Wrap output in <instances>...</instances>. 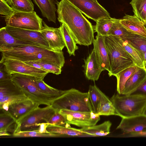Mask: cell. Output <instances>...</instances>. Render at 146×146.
<instances>
[{
	"instance_id": "obj_1",
	"label": "cell",
	"mask_w": 146,
	"mask_h": 146,
	"mask_svg": "<svg viewBox=\"0 0 146 146\" xmlns=\"http://www.w3.org/2000/svg\"><path fill=\"white\" fill-rule=\"evenodd\" d=\"M58 21L65 25L77 43L88 46L94 39V29L91 23L77 8L66 0L57 5Z\"/></svg>"
},
{
	"instance_id": "obj_2",
	"label": "cell",
	"mask_w": 146,
	"mask_h": 146,
	"mask_svg": "<svg viewBox=\"0 0 146 146\" xmlns=\"http://www.w3.org/2000/svg\"><path fill=\"white\" fill-rule=\"evenodd\" d=\"M0 51L2 55L0 62L9 60L24 62L41 60L56 65L62 68L65 62L62 51H55L36 45H24Z\"/></svg>"
},
{
	"instance_id": "obj_3",
	"label": "cell",
	"mask_w": 146,
	"mask_h": 146,
	"mask_svg": "<svg viewBox=\"0 0 146 146\" xmlns=\"http://www.w3.org/2000/svg\"><path fill=\"white\" fill-rule=\"evenodd\" d=\"M105 42L110 68L108 73L109 76H115L125 69L136 65L123 46L120 37L107 36H105Z\"/></svg>"
},
{
	"instance_id": "obj_4",
	"label": "cell",
	"mask_w": 146,
	"mask_h": 146,
	"mask_svg": "<svg viewBox=\"0 0 146 146\" xmlns=\"http://www.w3.org/2000/svg\"><path fill=\"white\" fill-rule=\"evenodd\" d=\"M51 106L58 111L62 109L82 112L93 111L88 92H83L75 88L66 90L54 99Z\"/></svg>"
},
{
	"instance_id": "obj_5",
	"label": "cell",
	"mask_w": 146,
	"mask_h": 146,
	"mask_svg": "<svg viewBox=\"0 0 146 146\" xmlns=\"http://www.w3.org/2000/svg\"><path fill=\"white\" fill-rule=\"evenodd\" d=\"M110 99L122 118L142 115L146 106V97L139 95L114 94Z\"/></svg>"
},
{
	"instance_id": "obj_6",
	"label": "cell",
	"mask_w": 146,
	"mask_h": 146,
	"mask_svg": "<svg viewBox=\"0 0 146 146\" xmlns=\"http://www.w3.org/2000/svg\"><path fill=\"white\" fill-rule=\"evenodd\" d=\"M35 78L31 76L17 73L11 76L12 81L29 99L40 105L51 106L54 99L40 89L36 83Z\"/></svg>"
},
{
	"instance_id": "obj_7",
	"label": "cell",
	"mask_w": 146,
	"mask_h": 146,
	"mask_svg": "<svg viewBox=\"0 0 146 146\" xmlns=\"http://www.w3.org/2000/svg\"><path fill=\"white\" fill-rule=\"evenodd\" d=\"M56 112L51 105L43 108L37 107L17 121L15 133L38 130L40 124L48 123Z\"/></svg>"
},
{
	"instance_id": "obj_8",
	"label": "cell",
	"mask_w": 146,
	"mask_h": 146,
	"mask_svg": "<svg viewBox=\"0 0 146 146\" xmlns=\"http://www.w3.org/2000/svg\"><path fill=\"white\" fill-rule=\"evenodd\" d=\"M6 26L25 29L40 31L42 29V19L34 11L27 13L15 11L5 16Z\"/></svg>"
},
{
	"instance_id": "obj_9",
	"label": "cell",
	"mask_w": 146,
	"mask_h": 146,
	"mask_svg": "<svg viewBox=\"0 0 146 146\" xmlns=\"http://www.w3.org/2000/svg\"><path fill=\"white\" fill-rule=\"evenodd\" d=\"M58 112L63 115L67 123L81 128L95 125L100 119V115L93 111H74L62 109Z\"/></svg>"
},
{
	"instance_id": "obj_10",
	"label": "cell",
	"mask_w": 146,
	"mask_h": 146,
	"mask_svg": "<svg viewBox=\"0 0 146 146\" xmlns=\"http://www.w3.org/2000/svg\"><path fill=\"white\" fill-rule=\"evenodd\" d=\"M89 19L95 22L103 18H111L108 12L98 2L93 0H66Z\"/></svg>"
},
{
	"instance_id": "obj_11",
	"label": "cell",
	"mask_w": 146,
	"mask_h": 146,
	"mask_svg": "<svg viewBox=\"0 0 146 146\" xmlns=\"http://www.w3.org/2000/svg\"><path fill=\"white\" fill-rule=\"evenodd\" d=\"M0 63H3L5 70L11 75L17 73L31 76L43 80L49 73L19 60H9Z\"/></svg>"
},
{
	"instance_id": "obj_12",
	"label": "cell",
	"mask_w": 146,
	"mask_h": 146,
	"mask_svg": "<svg viewBox=\"0 0 146 146\" xmlns=\"http://www.w3.org/2000/svg\"><path fill=\"white\" fill-rule=\"evenodd\" d=\"M5 27L8 33L17 39L52 50L46 39L39 31L25 29L7 26Z\"/></svg>"
},
{
	"instance_id": "obj_13",
	"label": "cell",
	"mask_w": 146,
	"mask_h": 146,
	"mask_svg": "<svg viewBox=\"0 0 146 146\" xmlns=\"http://www.w3.org/2000/svg\"><path fill=\"white\" fill-rule=\"evenodd\" d=\"M42 24V29L39 31L48 42L50 48L55 51H62L65 45L60 27H50L43 21Z\"/></svg>"
},
{
	"instance_id": "obj_14",
	"label": "cell",
	"mask_w": 146,
	"mask_h": 146,
	"mask_svg": "<svg viewBox=\"0 0 146 146\" xmlns=\"http://www.w3.org/2000/svg\"><path fill=\"white\" fill-rule=\"evenodd\" d=\"M116 129H120L125 134L146 130V116L143 114L122 118Z\"/></svg>"
},
{
	"instance_id": "obj_15",
	"label": "cell",
	"mask_w": 146,
	"mask_h": 146,
	"mask_svg": "<svg viewBox=\"0 0 146 146\" xmlns=\"http://www.w3.org/2000/svg\"><path fill=\"white\" fill-rule=\"evenodd\" d=\"M84 60V64L82 66L84 68V72L86 77L88 80L97 81L103 70L94 49Z\"/></svg>"
},
{
	"instance_id": "obj_16",
	"label": "cell",
	"mask_w": 146,
	"mask_h": 146,
	"mask_svg": "<svg viewBox=\"0 0 146 146\" xmlns=\"http://www.w3.org/2000/svg\"><path fill=\"white\" fill-rule=\"evenodd\" d=\"M39 105L38 104L28 99L10 106L7 111L5 112L8 113L17 121Z\"/></svg>"
},
{
	"instance_id": "obj_17",
	"label": "cell",
	"mask_w": 146,
	"mask_h": 146,
	"mask_svg": "<svg viewBox=\"0 0 146 146\" xmlns=\"http://www.w3.org/2000/svg\"><path fill=\"white\" fill-rule=\"evenodd\" d=\"M105 39V36L97 34L93 44V49L103 70H106L109 73L110 71V68Z\"/></svg>"
},
{
	"instance_id": "obj_18",
	"label": "cell",
	"mask_w": 146,
	"mask_h": 146,
	"mask_svg": "<svg viewBox=\"0 0 146 146\" xmlns=\"http://www.w3.org/2000/svg\"><path fill=\"white\" fill-rule=\"evenodd\" d=\"M119 22L128 31L146 37V27L136 16L125 14Z\"/></svg>"
},
{
	"instance_id": "obj_19",
	"label": "cell",
	"mask_w": 146,
	"mask_h": 146,
	"mask_svg": "<svg viewBox=\"0 0 146 146\" xmlns=\"http://www.w3.org/2000/svg\"><path fill=\"white\" fill-rule=\"evenodd\" d=\"M146 80V68L138 67L136 72L127 81L121 95L130 94L141 86Z\"/></svg>"
},
{
	"instance_id": "obj_20",
	"label": "cell",
	"mask_w": 146,
	"mask_h": 146,
	"mask_svg": "<svg viewBox=\"0 0 146 146\" xmlns=\"http://www.w3.org/2000/svg\"><path fill=\"white\" fill-rule=\"evenodd\" d=\"M27 45H36L14 37L8 33L5 27L0 29V51L12 47Z\"/></svg>"
},
{
	"instance_id": "obj_21",
	"label": "cell",
	"mask_w": 146,
	"mask_h": 146,
	"mask_svg": "<svg viewBox=\"0 0 146 146\" xmlns=\"http://www.w3.org/2000/svg\"><path fill=\"white\" fill-rule=\"evenodd\" d=\"M40 10L42 16L49 22L56 23L57 11L55 3L52 0H33Z\"/></svg>"
},
{
	"instance_id": "obj_22",
	"label": "cell",
	"mask_w": 146,
	"mask_h": 146,
	"mask_svg": "<svg viewBox=\"0 0 146 146\" xmlns=\"http://www.w3.org/2000/svg\"><path fill=\"white\" fill-rule=\"evenodd\" d=\"M46 129L49 132L58 133L62 137L88 136L86 133L82 132L80 129L71 127L48 124Z\"/></svg>"
},
{
	"instance_id": "obj_23",
	"label": "cell",
	"mask_w": 146,
	"mask_h": 146,
	"mask_svg": "<svg viewBox=\"0 0 146 146\" xmlns=\"http://www.w3.org/2000/svg\"><path fill=\"white\" fill-rule=\"evenodd\" d=\"M111 125L110 121H107L99 125L85 127L80 129L88 136H104L110 133Z\"/></svg>"
},
{
	"instance_id": "obj_24",
	"label": "cell",
	"mask_w": 146,
	"mask_h": 146,
	"mask_svg": "<svg viewBox=\"0 0 146 146\" xmlns=\"http://www.w3.org/2000/svg\"><path fill=\"white\" fill-rule=\"evenodd\" d=\"M25 95L11 80L0 81V99L5 97Z\"/></svg>"
},
{
	"instance_id": "obj_25",
	"label": "cell",
	"mask_w": 146,
	"mask_h": 146,
	"mask_svg": "<svg viewBox=\"0 0 146 146\" xmlns=\"http://www.w3.org/2000/svg\"><path fill=\"white\" fill-rule=\"evenodd\" d=\"M120 39L123 46L132 58L136 65L140 68H146L144 65L143 54L126 40L121 38Z\"/></svg>"
},
{
	"instance_id": "obj_26",
	"label": "cell",
	"mask_w": 146,
	"mask_h": 146,
	"mask_svg": "<svg viewBox=\"0 0 146 146\" xmlns=\"http://www.w3.org/2000/svg\"><path fill=\"white\" fill-rule=\"evenodd\" d=\"M138 68L136 65L127 68L117 74L115 76L117 80V90L121 95L125 85L128 79L136 72Z\"/></svg>"
},
{
	"instance_id": "obj_27",
	"label": "cell",
	"mask_w": 146,
	"mask_h": 146,
	"mask_svg": "<svg viewBox=\"0 0 146 146\" xmlns=\"http://www.w3.org/2000/svg\"><path fill=\"white\" fill-rule=\"evenodd\" d=\"M60 28L68 53L70 56H75V51L78 49V47L74 37L64 24L61 23Z\"/></svg>"
},
{
	"instance_id": "obj_28",
	"label": "cell",
	"mask_w": 146,
	"mask_h": 146,
	"mask_svg": "<svg viewBox=\"0 0 146 146\" xmlns=\"http://www.w3.org/2000/svg\"><path fill=\"white\" fill-rule=\"evenodd\" d=\"M98 114L100 115L118 116L113 104L109 98L103 93Z\"/></svg>"
},
{
	"instance_id": "obj_29",
	"label": "cell",
	"mask_w": 146,
	"mask_h": 146,
	"mask_svg": "<svg viewBox=\"0 0 146 146\" xmlns=\"http://www.w3.org/2000/svg\"><path fill=\"white\" fill-rule=\"evenodd\" d=\"M7 3L15 11L31 12L34 5L31 0H7Z\"/></svg>"
},
{
	"instance_id": "obj_30",
	"label": "cell",
	"mask_w": 146,
	"mask_h": 146,
	"mask_svg": "<svg viewBox=\"0 0 146 146\" xmlns=\"http://www.w3.org/2000/svg\"><path fill=\"white\" fill-rule=\"evenodd\" d=\"M3 112L0 114V130H5L13 134L16 131L17 121L8 113Z\"/></svg>"
},
{
	"instance_id": "obj_31",
	"label": "cell",
	"mask_w": 146,
	"mask_h": 146,
	"mask_svg": "<svg viewBox=\"0 0 146 146\" xmlns=\"http://www.w3.org/2000/svg\"><path fill=\"white\" fill-rule=\"evenodd\" d=\"M88 92L93 112L98 114L103 92L95 85H90Z\"/></svg>"
},
{
	"instance_id": "obj_32",
	"label": "cell",
	"mask_w": 146,
	"mask_h": 146,
	"mask_svg": "<svg viewBox=\"0 0 146 146\" xmlns=\"http://www.w3.org/2000/svg\"><path fill=\"white\" fill-rule=\"evenodd\" d=\"M123 39L126 40L143 54L146 51V37L130 33Z\"/></svg>"
},
{
	"instance_id": "obj_33",
	"label": "cell",
	"mask_w": 146,
	"mask_h": 146,
	"mask_svg": "<svg viewBox=\"0 0 146 146\" xmlns=\"http://www.w3.org/2000/svg\"><path fill=\"white\" fill-rule=\"evenodd\" d=\"M115 18H103L100 19L96 22V25L94 26V30L97 34L106 36L111 27L114 22Z\"/></svg>"
},
{
	"instance_id": "obj_34",
	"label": "cell",
	"mask_w": 146,
	"mask_h": 146,
	"mask_svg": "<svg viewBox=\"0 0 146 146\" xmlns=\"http://www.w3.org/2000/svg\"><path fill=\"white\" fill-rule=\"evenodd\" d=\"M130 4L134 15L142 21L146 27V0H131Z\"/></svg>"
},
{
	"instance_id": "obj_35",
	"label": "cell",
	"mask_w": 146,
	"mask_h": 146,
	"mask_svg": "<svg viewBox=\"0 0 146 146\" xmlns=\"http://www.w3.org/2000/svg\"><path fill=\"white\" fill-rule=\"evenodd\" d=\"M12 136L15 137H62L60 135L56 133H41L38 130L28 131H20L12 134Z\"/></svg>"
},
{
	"instance_id": "obj_36",
	"label": "cell",
	"mask_w": 146,
	"mask_h": 146,
	"mask_svg": "<svg viewBox=\"0 0 146 146\" xmlns=\"http://www.w3.org/2000/svg\"><path fill=\"white\" fill-rule=\"evenodd\" d=\"M35 81L38 87L41 91L54 99L64 92L65 90H59L49 86L44 82L43 80L35 78Z\"/></svg>"
},
{
	"instance_id": "obj_37",
	"label": "cell",
	"mask_w": 146,
	"mask_h": 146,
	"mask_svg": "<svg viewBox=\"0 0 146 146\" xmlns=\"http://www.w3.org/2000/svg\"><path fill=\"white\" fill-rule=\"evenodd\" d=\"M28 99L25 95L3 97L0 99V110L3 111H7L10 106Z\"/></svg>"
},
{
	"instance_id": "obj_38",
	"label": "cell",
	"mask_w": 146,
	"mask_h": 146,
	"mask_svg": "<svg viewBox=\"0 0 146 146\" xmlns=\"http://www.w3.org/2000/svg\"><path fill=\"white\" fill-rule=\"evenodd\" d=\"M130 33L120 23L119 19L115 18L113 25L108 33V36H116L123 39Z\"/></svg>"
},
{
	"instance_id": "obj_39",
	"label": "cell",
	"mask_w": 146,
	"mask_h": 146,
	"mask_svg": "<svg viewBox=\"0 0 146 146\" xmlns=\"http://www.w3.org/2000/svg\"><path fill=\"white\" fill-rule=\"evenodd\" d=\"M34 61L40 65L48 73H52L56 75H58L61 73L62 68L56 65L41 60Z\"/></svg>"
},
{
	"instance_id": "obj_40",
	"label": "cell",
	"mask_w": 146,
	"mask_h": 146,
	"mask_svg": "<svg viewBox=\"0 0 146 146\" xmlns=\"http://www.w3.org/2000/svg\"><path fill=\"white\" fill-rule=\"evenodd\" d=\"M48 124L57 125L67 127H70V125L67 123L63 115L58 111H56L47 123Z\"/></svg>"
},
{
	"instance_id": "obj_41",
	"label": "cell",
	"mask_w": 146,
	"mask_h": 146,
	"mask_svg": "<svg viewBox=\"0 0 146 146\" xmlns=\"http://www.w3.org/2000/svg\"><path fill=\"white\" fill-rule=\"evenodd\" d=\"M15 11L7 3L5 0H0V14L5 16L12 15Z\"/></svg>"
},
{
	"instance_id": "obj_42",
	"label": "cell",
	"mask_w": 146,
	"mask_h": 146,
	"mask_svg": "<svg viewBox=\"0 0 146 146\" xmlns=\"http://www.w3.org/2000/svg\"><path fill=\"white\" fill-rule=\"evenodd\" d=\"M11 76L5 70L3 63H0V81L11 80Z\"/></svg>"
},
{
	"instance_id": "obj_43",
	"label": "cell",
	"mask_w": 146,
	"mask_h": 146,
	"mask_svg": "<svg viewBox=\"0 0 146 146\" xmlns=\"http://www.w3.org/2000/svg\"><path fill=\"white\" fill-rule=\"evenodd\" d=\"M129 94L139 95L146 97V80L137 89Z\"/></svg>"
},
{
	"instance_id": "obj_44",
	"label": "cell",
	"mask_w": 146,
	"mask_h": 146,
	"mask_svg": "<svg viewBox=\"0 0 146 146\" xmlns=\"http://www.w3.org/2000/svg\"><path fill=\"white\" fill-rule=\"evenodd\" d=\"M48 125L47 123H42L40 124L38 131L41 133H48L46 130V127Z\"/></svg>"
},
{
	"instance_id": "obj_45",
	"label": "cell",
	"mask_w": 146,
	"mask_h": 146,
	"mask_svg": "<svg viewBox=\"0 0 146 146\" xmlns=\"http://www.w3.org/2000/svg\"><path fill=\"white\" fill-rule=\"evenodd\" d=\"M128 134L129 135V136L130 137L146 136V130L137 132L131 133Z\"/></svg>"
},
{
	"instance_id": "obj_46",
	"label": "cell",
	"mask_w": 146,
	"mask_h": 146,
	"mask_svg": "<svg viewBox=\"0 0 146 146\" xmlns=\"http://www.w3.org/2000/svg\"><path fill=\"white\" fill-rule=\"evenodd\" d=\"M24 62L36 68L46 71L41 66L35 63L34 61H28Z\"/></svg>"
},
{
	"instance_id": "obj_47",
	"label": "cell",
	"mask_w": 146,
	"mask_h": 146,
	"mask_svg": "<svg viewBox=\"0 0 146 146\" xmlns=\"http://www.w3.org/2000/svg\"><path fill=\"white\" fill-rule=\"evenodd\" d=\"M0 136H11L12 135L9 133L5 130H0Z\"/></svg>"
},
{
	"instance_id": "obj_48",
	"label": "cell",
	"mask_w": 146,
	"mask_h": 146,
	"mask_svg": "<svg viewBox=\"0 0 146 146\" xmlns=\"http://www.w3.org/2000/svg\"><path fill=\"white\" fill-rule=\"evenodd\" d=\"M144 61V65L146 66V51L144 52L143 54Z\"/></svg>"
},
{
	"instance_id": "obj_49",
	"label": "cell",
	"mask_w": 146,
	"mask_h": 146,
	"mask_svg": "<svg viewBox=\"0 0 146 146\" xmlns=\"http://www.w3.org/2000/svg\"><path fill=\"white\" fill-rule=\"evenodd\" d=\"M52 1L55 4L57 5L58 4L59 2L57 0H52Z\"/></svg>"
},
{
	"instance_id": "obj_50",
	"label": "cell",
	"mask_w": 146,
	"mask_h": 146,
	"mask_svg": "<svg viewBox=\"0 0 146 146\" xmlns=\"http://www.w3.org/2000/svg\"><path fill=\"white\" fill-rule=\"evenodd\" d=\"M143 114L146 116V106L144 109Z\"/></svg>"
},
{
	"instance_id": "obj_51",
	"label": "cell",
	"mask_w": 146,
	"mask_h": 146,
	"mask_svg": "<svg viewBox=\"0 0 146 146\" xmlns=\"http://www.w3.org/2000/svg\"><path fill=\"white\" fill-rule=\"evenodd\" d=\"M94 0V1H97V0Z\"/></svg>"
}]
</instances>
